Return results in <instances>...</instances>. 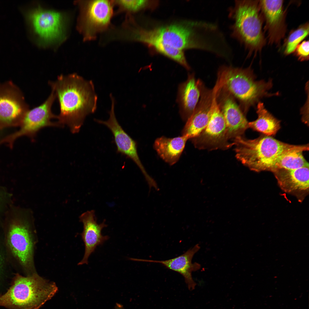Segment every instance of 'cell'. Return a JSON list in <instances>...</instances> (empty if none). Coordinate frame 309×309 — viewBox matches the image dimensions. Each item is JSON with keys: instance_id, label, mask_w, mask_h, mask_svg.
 I'll return each mask as SVG.
<instances>
[{"instance_id": "cell-23", "label": "cell", "mask_w": 309, "mask_h": 309, "mask_svg": "<svg viewBox=\"0 0 309 309\" xmlns=\"http://www.w3.org/2000/svg\"><path fill=\"white\" fill-rule=\"evenodd\" d=\"M257 112L258 118L253 121L248 122V128L267 136L275 134L280 128L279 121L266 109L261 102L258 104Z\"/></svg>"}, {"instance_id": "cell-2", "label": "cell", "mask_w": 309, "mask_h": 309, "mask_svg": "<svg viewBox=\"0 0 309 309\" xmlns=\"http://www.w3.org/2000/svg\"><path fill=\"white\" fill-rule=\"evenodd\" d=\"M7 292L0 296V306L9 309H38L58 291L55 283L36 272L26 276L15 273Z\"/></svg>"}, {"instance_id": "cell-11", "label": "cell", "mask_w": 309, "mask_h": 309, "mask_svg": "<svg viewBox=\"0 0 309 309\" xmlns=\"http://www.w3.org/2000/svg\"><path fill=\"white\" fill-rule=\"evenodd\" d=\"M29 109L18 86L11 81L0 82V129L20 126Z\"/></svg>"}, {"instance_id": "cell-27", "label": "cell", "mask_w": 309, "mask_h": 309, "mask_svg": "<svg viewBox=\"0 0 309 309\" xmlns=\"http://www.w3.org/2000/svg\"><path fill=\"white\" fill-rule=\"evenodd\" d=\"M2 237V236H0V283L13 272V269L7 254Z\"/></svg>"}, {"instance_id": "cell-9", "label": "cell", "mask_w": 309, "mask_h": 309, "mask_svg": "<svg viewBox=\"0 0 309 309\" xmlns=\"http://www.w3.org/2000/svg\"><path fill=\"white\" fill-rule=\"evenodd\" d=\"M56 99L54 92H52L47 99L41 105L29 109L25 114L20 125L19 130L4 138L0 142L7 144L12 148L15 140L23 136L34 138L41 129L47 126H60L58 122H52L57 116L52 112V107Z\"/></svg>"}, {"instance_id": "cell-25", "label": "cell", "mask_w": 309, "mask_h": 309, "mask_svg": "<svg viewBox=\"0 0 309 309\" xmlns=\"http://www.w3.org/2000/svg\"><path fill=\"white\" fill-rule=\"evenodd\" d=\"M309 34V23H306L292 30L286 39L284 45V53L288 55L293 53L300 43Z\"/></svg>"}, {"instance_id": "cell-28", "label": "cell", "mask_w": 309, "mask_h": 309, "mask_svg": "<svg viewBox=\"0 0 309 309\" xmlns=\"http://www.w3.org/2000/svg\"><path fill=\"white\" fill-rule=\"evenodd\" d=\"M309 41L305 40L299 44L296 47L294 52L295 55L301 61L309 59Z\"/></svg>"}, {"instance_id": "cell-29", "label": "cell", "mask_w": 309, "mask_h": 309, "mask_svg": "<svg viewBox=\"0 0 309 309\" xmlns=\"http://www.w3.org/2000/svg\"><path fill=\"white\" fill-rule=\"evenodd\" d=\"M116 309H121L120 308V307H119L118 308H117Z\"/></svg>"}, {"instance_id": "cell-17", "label": "cell", "mask_w": 309, "mask_h": 309, "mask_svg": "<svg viewBox=\"0 0 309 309\" xmlns=\"http://www.w3.org/2000/svg\"><path fill=\"white\" fill-rule=\"evenodd\" d=\"M80 221L83 224L84 229L81 234L85 246V252L82 260L78 265L88 264V259L91 254L94 252L97 247L102 245L109 237L104 236L102 230L107 225L104 220L101 223L98 224L94 210L88 211L82 214L80 217Z\"/></svg>"}, {"instance_id": "cell-4", "label": "cell", "mask_w": 309, "mask_h": 309, "mask_svg": "<svg viewBox=\"0 0 309 309\" xmlns=\"http://www.w3.org/2000/svg\"><path fill=\"white\" fill-rule=\"evenodd\" d=\"M239 102L245 114L259 100L269 95L272 86L271 80L256 81L252 70L223 66L219 69L216 81Z\"/></svg>"}, {"instance_id": "cell-22", "label": "cell", "mask_w": 309, "mask_h": 309, "mask_svg": "<svg viewBox=\"0 0 309 309\" xmlns=\"http://www.w3.org/2000/svg\"><path fill=\"white\" fill-rule=\"evenodd\" d=\"M188 139L183 136L172 138L162 136L155 140L154 147L161 158L172 165L179 160Z\"/></svg>"}, {"instance_id": "cell-21", "label": "cell", "mask_w": 309, "mask_h": 309, "mask_svg": "<svg viewBox=\"0 0 309 309\" xmlns=\"http://www.w3.org/2000/svg\"><path fill=\"white\" fill-rule=\"evenodd\" d=\"M129 32L128 37L130 39L147 45L158 53L177 62L187 69L190 68L183 51L172 47L149 35L142 28L134 27Z\"/></svg>"}, {"instance_id": "cell-7", "label": "cell", "mask_w": 309, "mask_h": 309, "mask_svg": "<svg viewBox=\"0 0 309 309\" xmlns=\"http://www.w3.org/2000/svg\"><path fill=\"white\" fill-rule=\"evenodd\" d=\"M3 236L13 268L17 272L18 269L21 270L26 276L36 272L33 258V237L29 225L26 223L13 222Z\"/></svg>"}, {"instance_id": "cell-3", "label": "cell", "mask_w": 309, "mask_h": 309, "mask_svg": "<svg viewBox=\"0 0 309 309\" xmlns=\"http://www.w3.org/2000/svg\"><path fill=\"white\" fill-rule=\"evenodd\" d=\"M259 2L236 0L229 11V16L233 21L230 27L231 36L248 50L249 55L261 51L266 41Z\"/></svg>"}, {"instance_id": "cell-20", "label": "cell", "mask_w": 309, "mask_h": 309, "mask_svg": "<svg viewBox=\"0 0 309 309\" xmlns=\"http://www.w3.org/2000/svg\"><path fill=\"white\" fill-rule=\"evenodd\" d=\"M200 79L196 80L194 74H189L187 80L179 87L177 101L180 115L187 121L191 115L201 96Z\"/></svg>"}, {"instance_id": "cell-16", "label": "cell", "mask_w": 309, "mask_h": 309, "mask_svg": "<svg viewBox=\"0 0 309 309\" xmlns=\"http://www.w3.org/2000/svg\"><path fill=\"white\" fill-rule=\"evenodd\" d=\"M200 86L201 96L199 101L182 132V136L188 139L198 136L207 126L210 119L213 89L206 87L201 80Z\"/></svg>"}, {"instance_id": "cell-19", "label": "cell", "mask_w": 309, "mask_h": 309, "mask_svg": "<svg viewBox=\"0 0 309 309\" xmlns=\"http://www.w3.org/2000/svg\"><path fill=\"white\" fill-rule=\"evenodd\" d=\"M280 187L286 193L299 196L309 191V167L294 170L276 169L272 171Z\"/></svg>"}, {"instance_id": "cell-12", "label": "cell", "mask_w": 309, "mask_h": 309, "mask_svg": "<svg viewBox=\"0 0 309 309\" xmlns=\"http://www.w3.org/2000/svg\"><path fill=\"white\" fill-rule=\"evenodd\" d=\"M27 18L34 32L43 43H53L64 37L65 18L62 13L38 6L29 12Z\"/></svg>"}, {"instance_id": "cell-26", "label": "cell", "mask_w": 309, "mask_h": 309, "mask_svg": "<svg viewBox=\"0 0 309 309\" xmlns=\"http://www.w3.org/2000/svg\"><path fill=\"white\" fill-rule=\"evenodd\" d=\"M148 0H113L120 10L129 13L137 12L154 5L155 2Z\"/></svg>"}, {"instance_id": "cell-6", "label": "cell", "mask_w": 309, "mask_h": 309, "mask_svg": "<svg viewBox=\"0 0 309 309\" xmlns=\"http://www.w3.org/2000/svg\"><path fill=\"white\" fill-rule=\"evenodd\" d=\"M150 35L170 46L182 51L198 49L208 51L212 40L208 24L202 21L174 23L147 29Z\"/></svg>"}, {"instance_id": "cell-13", "label": "cell", "mask_w": 309, "mask_h": 309, "mask_svg": "<svg viewBox=\"0 0 309 309\" xmlns=\"http://www.w3.org/2000/svg\"><path fill=\"white\" fill-rule=\"evenodd\" d=\"M216 98L223 116L229 140L242 136L248 128V122L234 98L217 83Z\"/></svg>"}, {"instance_id": "cell-5", "label": "cell", "mask_w": 309, "mask_h": 309, "mask_svg": "<svg viewBox=\"0 0 309 309\" xmlns=\"http://www.w3.org/2000/svg\"><path fill=\"white\" fill-rule=\"evenodd\" d=\"M233 142L236 158L250 169L256 172L272 171L281 154L299 146L285 143L267 136L253 140L240 136Z\"/></svg>"}, {"instance_id": "cell-8", "label": "cell", "mask_w": 309, "mask_h": 309, "mask_svg": "<svg viewBox=\"0 0 309 309\" xmlns=\"http://www.w3.org/2000/svg\"><path fill=\"white\" fill-rule=\"evenodd\" d=\"M191 139L194 146L199 149L225 150L234 145L229 141L225 122L218 104L214 90H213L208 124L198 136Z\"/></svg>"}, {"instance_id": "cell-14", "label": "cell", "mask_w": 309, "mask_h": 309, "mask_svg": "<svg viewBox=\"0 0 309 309\" xmlns=\"http://www.w3.org/2000/svg\"><path fill=\"white\" fill-rule=\"evenodd\" d=\"M112 101L109 117L106 121L95 119L97 122L107 127L112 134L117 147V153L132 160L137 165L144 176L148 184L152 183L154 179L147 173L139 159L136 142L123 129L116 119L114 112V99L110 95Z\"/></svg>"}, {"instance_id": "cell-1", "label": "cell", "mask_w": 309, "mask_h": 309, "mask_svg": "<svg viewBox=\"0 0 309 309\" xmlns=\"http://www.w3.org/2000/svg\"><path fill=\"white\" fill-rule=\"evenodd\" d=\"M48 84L59 104L58 123L67 125L73 133L78 132L86 116L96 110L98 98L93 82L74 73L60 75Z\"/></svg>"}, {"instance_id": "cell-24", "label": "cell", "mask_w": 309, "mask_h": 309, "mask_svg": "<svg viewBox=\"0 0 309 309\" xmlns=\"http://www.w3.org/2000/svg\"><path fill=\"white\" fill-rule=\"evenodd\" d=\"M308 149V144L300 145L297 148L284 152L277 159L272 171L276 169L294 170L309 167L302 154L303 151Z\"/></svg>"}, {"instance_id": "cell-15", "label": "cell", "mask_w": 309, "mask_h": 309, "mask_svg": "<svg viewBox=\"0 0 309 309\" xmlns=\"http://www.w3.org/2000/svg\"><path fill=\"white\" fill-rule=\"evenodd\" d=\"M259 4L269 42L278 45L286 31L283 1L260 0Z\"/></svg>"}, {"instance_id": "cell-10", "label": "cell", "mask_w": 309, "mask_h": 309, "mask_svg": "<svg viewBox=\"0 0 309 309\" xmlns=\"http://www.w3.org/2000/svg\"><path fill=\"white\" fill-rule=\"evenodd\" d=\"M113 0H93L83 3L81 29L85 40H92L106 30L113 13Z\"/></svg>"}, {"instance_id": "cell-18", "label": "cell", "mask_w": 309, "mask_h": 309, "mask_svg": "<svg viewBox=\"0 0 309 309\" xmlns=\"http://www.w3.org/2000/svg\"><path fill=\"white\" fill-rule=\"evenodd\" d=\"M200 248L197 244L183 254L174 258L165 260H153L130 258V260L134 261L158 263L162 264L166 268L181 275L185 279L188 289L192 291L195 288L197 285L194 281L192 273L200 269L201 266L197 262H192L194 255Z\"/></svg>"}]
</instances>
